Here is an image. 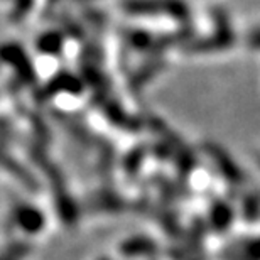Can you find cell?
<instances>
[{
    "label": "cell",
    "instance_id": "cell-1",
    "mask_svg": "<svg viewBox=\"0 0 260 260\" xmlns=\"http://www.w3.org/2000/svg\"><path fill=\"white\" fill-rule=\"evenodd\" d=\"M24 253H25V250H24L22 247H15L10 252L4 253V255H0V260H22Z\"/></svg>",
    "mask_w": 260,
    "mask_h": 260
}]
</instances>
